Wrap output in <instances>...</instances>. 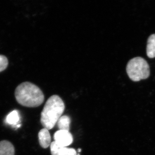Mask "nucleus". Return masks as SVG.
<instances>
[{"mask_svg": "<svg viewBox=\"0 0 155 155\" xmlns=\"http://www.w3.org/2000/svg\"><path fill=\"white\" fill-rule=\"evenodd\" d=\"M15 96L19 104L27 107H36L44 101L45 96L41 89L32 83L25 82L17 87Z\"/></svg>", "mask_w": 155, "mask_h": 155, "instance_id": "obj_1", "label": "nucleus"}, {"mask_svg": "<svg viewBox=\"0 0 155 155\" xmlns=\"http://www.w3.org/2000/svg\"><path fill=\"white\" fill-rule=\"evenodd\" d=\"M64 102L61 97L54 95L47 101L41 113V123L45 128L49 130L57 124L65 110Z\"/></svg>", "mask_w": 155, "mask_h": 155, "instance_id": "obj_2", "label": "nucleus"}, {"mask_svg": "<svg viewBox=\"0 0 155 155\" xmlns=\"http://www.w3.org/2000/svg\"><path fill=\"white\" fill-rule=\"evenodd\" d=\"M126 71L128 77L134 81L147 79L150 75L149 65L141 57L133 58L128 61Z\"/></svg>", "mask_w": 155, "mask_h": 155, "instance_id": "obj_3", "label": "nucleus"}, {"mask_svg": "<svg viewBox=\"0 0 155 155\" xmlns=\"http://www.w3.org/2000/svg\"><path fill=\"white\" fill-rule=\"evenodd\" d=\"M54 140L56 143L61 146L67 147L73 143V136L69 131L58 130L54 135Z\"/></svg>", "mask_w": 155, "mask_h": 155, "instance_id": "obj_4", "label": "nucleus"}, {"mask_svg": "<svg viewBox=\"0 0 155 155\" xmlns=\"http://www.w3.org/2000/svg\"><path fill=\"white\" fill-rule=\"evenodd\" d=\"M50 149L52 155H77L74 149L61 146L55 141L51 143Z\"/></svg>", "mask_w": 155, "mask_h": 155, "instance_id": "obj_5", "label": "nucleus"}, {"mask_svg": "<svg viewBox=\"0 0 155 155\" xmlns=\"http://www.w3.org/2000/svg\"><path fill=\"white\" fill-rule=\"evenodd\" d=\"M39 144L43 148L46 149L51 144V136L49 131L44 128L40 130L38 134Z\"/></svg>", "mask_w": 155, "mask_h": 155, "instance_id": "obj_6", "label": "nucleus"}, {"mask_svg": "<svg viewBox=\"0 0 155 155\" xmlns=\"http://www.w3.org/2000/svg\"><path fill=\"white\" fill-rule=\"evenodd\" d=\"M0 155H15V148L11 142L7 140L0 141Z\"/></svg>", "mask_w": 155, "mask_h": 155, "instance_id": "obj_7", "label": "nucleus"}, {"mask_svg": "<svg viewBox=\"0 0 155 155\" xmlns=\"http://www.w3.org/2000/svg\"><path fill=\"white\" fill-rule=\"evenodd\" d=\"M147 54L149 58H155V34L150 35L148 38Z\"/></svg>", "mask_w": 155, "mask_h": 155, "instance_id": "obj_8", "label": "nucleus"}, {"mask_svg": "<svg viewBox=\"0 0 155 155\" xmlns=\"http://www.w3.org/2000/svg\"><path fill=\"white\" fill-rule=\"evenodd\" d=\"M71 119L69 116L64 115L61 116L57 123V126L60 130H65L69 131Z\"/></svg>", "mask_w": 155, "mask_h": 155, "instance_id": "obj_9", "label": "nucleus"}, {"mask_svg": "<svg viewBox=\"0 0 155 155\" xmlns=\"http://www.w3.org/2000/svg\"><path fill=\"white\" fill-rule=\"evenodd\" d=\"M19 120V113L17 110H14L10 113L6 117V121L9 125H13L14 127L18 125Z\"/></svg>", "mask_w": 155, "mask_h": 155, "instance_id": "obj_10", "label": "nucleus"}, {"mask_svg": "<svg viewBox=\"0 0 155 155\" xmlns=\"http://www.w3.org/2000/svg\"><path fill=\"white\" fill-rule=\"evenodd\" d=\"M8 64V59L5 56L0 55V72L6 69Z\"/></svg>", "mask_w": 155, "mask_h": 155, "instance_id": "obj_11", "label": "nucleus"}, {"mask_svg": "<svg viewBox=\"0 0 155 155\" xmlns=\"http://www.w3.org/2000/svg\"><path fill=\"white\" fill-rule=\"evenodd\" d=\"M81 151V149H78V152H80Z\"/></svg>", "mask_w": 155, "mask_h": 155, "instance_id": "obj_12", "label": "nucleus"}]
</instances>
